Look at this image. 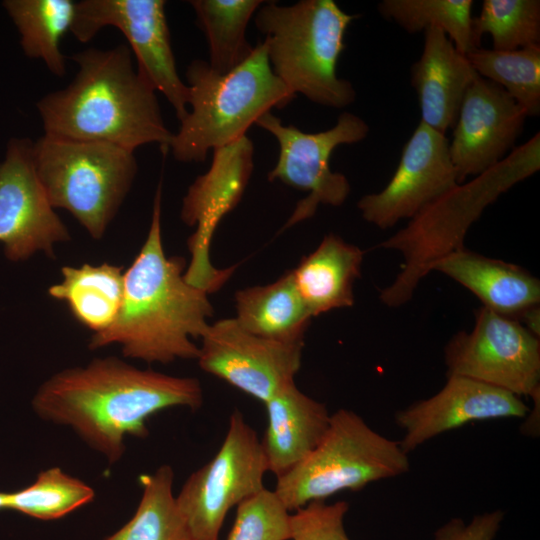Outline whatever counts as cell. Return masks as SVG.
Masks as SVG:
<instances>
[{"mask_svg": "<svg viewBox=\"0 0 540 540\" xmlns=\"http://www.w3.org/2000/svg\"><path fill=\"white\" fill-rule=\"evenodd\" d=\"M198 379L138 369L116 357L62 370L38 388L32 406L43 420L70 427L109 463L124 455L125 437L145 438L146 421L172 408L197 410Z\"/></svg>", "mask_w": 540, "mask_h": 540, "instance_id": "cell-1", "label": "cell"}, {"mask_svg": "<svg viewBox=\"0 0 540 540\" xmlns=\"http://www.w3.org/2000/svg\"><path fill=\"white\" fill-rule=\"evenodd\" d=\"M161 183L153 202L147 238L124 273L120 311L106 330L94 333L89 348L119 344L124 356L147 363L196 359L213 315L208 294L184 278V257L165 255L161 236Z\"/></svg>", "mask_w": 540, "mask_h": 540, "instance_id": "cell-2", "label": "cell"}, {"mask_svg": "<svg viewBox=\"0 0 540 540\" xmlns=\"http://www.w3.org/2000/svg\"><path fill=\"white\" fill-rule=\"evenodd\" d=\"M71 59L78 72L70 84L36 104L44 134L107 142L133 151L157 143L166 152L173 137L156 91L134 68L130 48H88Z\"/></svg>", "mask_w": 540, "mask_h": 540, "instance_id": "cell-3", "label": "cell"}, {"mask_svg": "<svg viewBox=\"0 0 540 540\" xmlns=\"http://www.w3.org/2000/svg\"><path fill=\"white\" fill-rule=\"evenodd\" d=\"M539 169L540 133H536L489 170L458 184L420 210L407 226L380 244L404 257L401 272L381 291V302L389 307L408 302L433 264L463 247L466 232L484 209Z\"/></svg>", "mask_w": 540, "mask_h": 540, "instance_id": "cell-4", "label": "cell"}, {"mask_svg": "<svg viewBox=\"0 0 540 540\" xmlns=\"http://www.w3.org/2000/svg\"><path fill=\"white\" fill-rule=\"evenodd\" d=\"M187 115L180 121L169 146L180 162H203L209 150L229 145L272 108L282 109L297 95L275 75L264 41L226 74L195 59L186 70Z\"/></svg>", "mask_w": 540, "mask_h": 540, "instance_id": "cell-5", "label": "cell"}, {"mask_svg": "<svg viewBox=\"0 0 540 540\" xmlns=\"http://www.w3.org/2000/svg\"><path fill=\"white\" fill-rule=\"evenodd\" d=\"M333 0H300L292 5L264 2L255 25L265 35L273 72L295 95L329 108L355 101L352 83L338 77L337 63L345 48V33L357 18Z\"/></svg>", "mask_w": 540, "mask_h": 540, "instance_id": "cell-6", "label": "cell"}, {"mask_svg": "<svg viewBox=\"0 0 540 540\" xmlns=\"http://www.w3.org/2000/svg\"><path fill=\"white\" fill-rule=\"evenodd\" d=\"M409 470L408 453L399 441L373 430L354 411L341 408L331 414L316 448L277 478L274 492L288 511H294L340 491H359Z\"/></svg>", "mask_w": 540, "mask_h": 540, "instance_id": "cell-7", "label": "cell"}, {"mask_svg": "<svg viewBox=\"0 0 540 540\" xmlns=\"http://www.w3.org/2000/svg\"><path fill=\"white\" fill-rule=\"evenodd\" d=\"M33 161L52 207L69 211L94 239L103 237L137 173L133 151L45 134L33 141Z\"/></svg>", "mask_w": 540, "mask_h": 540, "instance_id": "cell-8", "label": "cell"}, {"mask_svg": "<svg viewBox=\"0 0 540 540\" xmlns=\"http://www.w3.org/2000/svg\"><path fill=\"white\" fill-rule=\"evenodd\" d=\"M266 472L261 441L235 410L218 452L187 478L176 496L193 540H219L228 511L265 488Z\"/></svg>", "mask_w": 540, "mask_h": 540, "instance_id": "cell-9", "label": "cell"}, {"mask_svg": "<svg viewBox=\"0 0 540 540\" xmlns=\"http://www.w3.org/2000/svg\"><path fill=\"white\" fill-rule=\"evenodd\" d=\"M255 124L272 134L279 145L278 160L269 171L268 180L308 192L296 204L283 230L311 218L319 205L336 207L346 201L350 183L344 174L331 170L330 157L338 146L358 143L367 137L370 129L364 119L343 112L333 127L315 133L284 125L271 112Z\"/></svg>", "mask_w": 540, "mask_h": 540, "instance_id": "cell-10", "label": "cell"}, {"mask_svg": "<svg viewBox=\"0 0 540 540\" xmlns=\"http://www.w3.org/2000/svg\"><path fill=\"white\" fill-rule=\"evenodd\" d=\"M447 376L467 377L518 397L540 395V341L521 322L485 307L470 332H459L444 350Z\"/></svg>", "mask_w": 540, "mask_h": 540, "instance_id": "cell-11", "label": "cell"}, {"mask_svg": "<svg viewBox=\"0 0 540 540\" xmlns=\"http://www.w3.org/2000/svg\"><path fill=\"white\" fill-rule=\"evenodd\" d=\"M165 6L163 0H82L76 2L70 31L86 43L104 27L119 29L133 50L137 71L165 96L181 121L189 91L177 72Z\"/></svg>", "mask_w": 540, "mask_h": 540, "instance_id": "cell-12", "label": "cell"}, {"mask_svg": "<svg viewBox=\"0 0 540 540\" xmlns=\"http://www.w3.org/2000/svg\"><path fill=\"white\" fill-rule=\"evenodd\" d=\"M254 146L243 136L213 150L208 171L189 186L182 200L181 220L195 231L188 238L191 258L184 272L185 280L211 294L219 290L234 272L214 267L210 246L222 219L240 202L254 168Z\"/></svg>", "mask_w": 540, "mask_h": 540, "instance_id": "cell-13", "label": "cell"}, {"mask_svg": "<svg viewBox=\"0 0 540 540\" xmlns=\"http://www.w3.org/2000/svg\"><path fill=\"white\" fill-rule=\"evenodd\" d=\"M200 339V368L263 403L294 382L301 367L304 342L254 335L234 317L209 324Z\"/></svg>", "mask_w": 540, "mask_h": 540, "instance_id": "cell-14", "label": "cell"}, {"mask_svg": "<svg viewBox=\"0 0 540 540\" xmlns=\"http://www.w3.org/2000/svg\"><path fill=\"white\" fill-rule=\"evenodd\" d=\"M70 234L55 213L36 173L33 141L11 138L0 163V242L11 261L37 251L54 256V245Z\"/></svg>", "mask_w": 540, "mask_h": 540, "instance_id": "cell-15", "label": "cell"}, {"mask_svg": "<svg viewBox=\"0 0 540 540\" xmlns=\"http://www.w3.org/2000/svg\"><path fill=\"white\" fill-rule=\"evenodd\" d=\"M458 184L445 134L420 122L387 185L363 196L357 207L365 221L387 229L401 219H411Z\"/></svg>", "mask_w": 540, "mask_h": 540, "instance_id": "cell-16", "label": "cell"}, {"mask_svg": "<svg viewBox=\"0 0 540 540\" xmlns=\"http://www.w3.org/2000/svg\"><path fill=\"white\" fill-rule=\"evenodd\" d=\"M526 118L503 88L478 76L464 95L449 143L458 182L503 160L521 135Z\"/></svg>", "mask_w": 540, "mask_h": 540, "instance_id": "cell-17", "label": "cell"}, {"mask_svg": "<svg viewBox=\"0 0 540 540\" xmlns=\"http://www.w3.org/2000/svg\"><path fill=\"white\" fill-rule=\"evenodd\" d=\"M530 409L518 396L463 376H447L433 396L414 402L395 414L404 431L402 449L410 453L445 432L475 421L523 418Z\"/></svg>", "mask_w": 540, "mask_h": 540, "instance_id": "cell-18", "label": "cell"}, {"mask_svg": "<svg viewBox=\"0 0 540 540\" xmlns=\"http://www.w3.org/2000/svg\"><path fill=\"white\" fill-rule=\"evenodd\" d=\"M478 77L467 56L439 28L424 31L423 50L411 67L421 121L445 134L453 128L464 95Z\"/></svg>", "mask_w": 540, "mask_h": 540, "instance_id": "cell-19", "label": "cell"}, {"mask_svg": "<svg viewBox=\"0 0 540 540\" xmlns=\"http://www.w3.org/2000/svg\"><path fill=\"white\" fill-rule=\"evenodd\" d=\"M264 405L267 427L260 441L268 472L278 478L316 448L331 414L325 404L300 391L295 381L282 387Z\"/></svg>", "mask_w": 540, "mask_h": 540, "instance_id": "cell-20", "label": "cell"}, {"mask_svg": "<svg viewBox=\"0 0 540 540\" xmlns=\"http://www.w3.org/2000/svg\"><path fill=\"white\" fill-rule=\"evenodd\" d=\"M431 270L460 283L479 298L483 307L517 321L540 303V282L535 276L516 264L464 246L437 260Z\"/></svg>", "mask_w": 540, "mask_h": 540, "instance_id": "cell-21", "label": "cell"}, {"mask_svg": "<svg viewBox=\"0 0 540 540\" xmlns=\"http://www.w3.org/2000/svg\"><path fill=\"white\" fill-rule=\"evenodd\" d=\"M363 257L359 247L328 234L291 270L312 318L354 304L353 286L360 276Z\"/></svg>", "mask_w": 540, "mask_h": 540, "instance_id": "cell-22", "label": "cell"}, {"mask_svg": "<svg viewBox=\"0 0 540 540\" xmlns=\"http://www.w3.org/2000/svg\"><path fill=\"white\" fill-rule=\"evenodd\" d=\"M236 316L248 332L285 343L304 342L312 316L295 286L291 270L276 281L235 293Z\"/></svg>", "mask_w": 540, "mask_h": 540, "instance_id": "cell-23", "label": "cell"}, {"mask_svg": "<svg viewBox=\"0 0 540 540\" xmlns=\"http://www.w3.org/2000/svg\"><path fill=\"white\" fill-rule=\"evenodd\" d=\"M122 270L108 263L64 266L62 281L52 285L48 294L65 302L80 324L99 333L113 324L120 311L124 294Z\"/></svg>", "mask_w": 540, "mask_h": 540, "instance_id": "cell-24", "label": "cell"}, {"mask_svg": "<svg viewBox=\"0 0 540 540\" xmlns=\"http://www.w3.org/2000/svg\"><path fill=\"white\" fill-rule=\"evenodd\" d=\"M2 6L20 35L23 53L42 60L57 77L66 73L60 42L70 31L76 2L72 0H4Z\"/></svg>", "mask_w": 540, "mask_h": 540, "instance_id": "cell-25", "label": "cell"}, {"mask_svg": "<svg viewBox=\"0 0 540 540\" xmlns=\"http://www.w3.org/2000/svg\"><path fill=\"white\" fill-rule=\"evenodd\" d=\"M200 28L208 45L209 66L219 74H226L252 53L253 46L246 39L247 25L261 0H191Z\"/></svg>", "mask_w": 540, "mask_h": 540, "instance_id": "cell-26", "label": "cell"}, {"mask_svg": "<svg viewBox=\"0 0 540 540\" xmlns=\"http://www.w3.org/2000/svg\"><path fill=\"white\" fill-rule=\"evenodd\" d=\"M173 481L169 465L140 475L142 494L135 514L106 540H193L173 494Z\"/></svg>", "mask_w": 540, "mask_h": 540, "instance_id": "cell-27", "label": "cell"}, {"mask_svg": "<svg viewBox=\"0 0 540 540\" xmlns=\"http://www.w3.org/2000/svg\"><path fill=\"white\" fill-rule=\"evenodd\" d=\"M473 0H382L377 8L408 33L439 28L458 51L467 55L480 47L472 29Z\"/></svg>", "mask_w": 540, "mask_h": 540, "instance_id": "cell-28", "label": "cell"}, {"mask_svg": "<svg viewBox=\"0 0 540 540\" xmlns=\"http://www.w3.org/2000/svg\"><path fill=\"white\" fill-rule=\"evenodd\" d=\"M467 58L478 76L503 88L525 111L540 114V45L512 51L476 48Z\"/></svg>", "mask_w": 540, "mask_h": 540, "instance_id": "cell-29", "label": "cell"}, {"mask_svg": "<svg viewBox=\"0 0 540 540\" xmlns=\"http://www.w3.org/2000/svg\"><path fill=\"white\" fill-rule=\"evenodd\" d=\"M94 489L59 467L41 471L26 488L8 493L7 508L40 520H54L91 502Z\"/></svg>", "mask_w": 540, "mask_h": 540, "instance_id": "cell-30", "label": "cell"}, {"mask_svg": "<svg viewBox=\"0 0 540 540\" xmlns=\"http://www.w3.org/2000/svg\"><path fill=\"white\" fill-rule=\"evenodd\" d=\"M472 29L479 44L489 34L494 50L540 45V1L484 0L480 14L472 19Z\"/></svg>", "mask_w": 540, "mask_h": 540, "instance_id": "cell-31", "label": "cell"}, {"mask_svg": "<svg viewBox=\"0 0 540 540\" xmlns=\"http://www.w3.org/2000/svg\"><path fill=\"white\" fill-rule=\"evenodd\" d=\"M290 511L264 488L241 502L227 540H290Z\"/></svg>", "mask_w": 540, "mask_h": 540, "instance_id": "cell-32", "label": "cell"}, {"mask_svg": "<svg viewBox=\"0 0 540 540\" xmlns=\"http://www.w3.org/2000/svg\"><path fill=\"white\" fill-rule=\"evenodd\" d=\"M349 504L313 501L290 515V540H350L344 527Z\"/></svg>", "mask_w": 540, "mask_h": 540, "instance_id": "cell-33", "label": "cell"}, {"mask_svg": "<svg viewBox=\"0 0 540 540\" xmlns=\"http://www.w3.org/2000/svg\"><path fill=\"white\" fill-rule=\"evenodd\" d=\"M504 519L502 510L475 515L468 523L451 518L434 533V540H494Z\"/></svg>", "mask_w": 540, "mask_h": 540, "instance_id": "cell-34", "label": "cell"}, {"mask_svg": "<svg viewBox=\"0 0 540 540\" xmlns=\"http://www.w3.org/2000/svg\"><path fill=\"white\" fill-rule=\"evenodd\" d=\"M8 493L0 492V509L7 508Z\"/></svg>", "mask_w": 540, "mask_h": 540, "instance_id": "cell-35", "label": "cell"}]
</instances>
